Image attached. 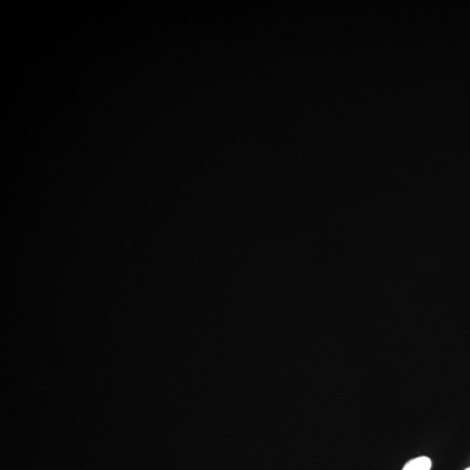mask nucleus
I'll return each mask as SVG.
<instances>
[{
	"instance_id": "1",
	"label": "nucleus",
	"mask_w": 470,
	"mask_h": 470,
	"mask_svg": "<svg viewBox=\"0 0 470 470\" xmlns=\"http://www.w3.org/2000/svg\"><path fill=\"white\" fill-rule=\"evenodd\" d=\"M431 466L432 461L429 457L421 456L407 462L402 470H430Z\"/></svg>"
},
{
	"instance_id": "2",
	"label": "nucleus",
	"mask_w": 470,
	"mask_h": 470,
	"mask_svg": "<svg viewBox=\"0 0 470 470\" xmlns=\"http://www.w3.org/2000/svg\"><path fill=\"white\" fill-rule=\"evenodd\" d=\"M466 470H470V468H469V469H466Z\"/></svg>"
}]
</instances>
